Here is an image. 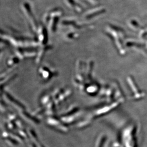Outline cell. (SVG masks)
<instances>
[{
  "label": "cell",
  "instance_id": "6da1fadb",
  "mask_svg": "<svg viewBox=\"0 0 147 147\" xmlns=\"http://www.w3.org/2000/svg\"><path fill=\"white\" fill-rule=\"evenodd\" d=\"M63 14V11L59 8L54 9L45 13L43 17V21L45 27L50 32L53 33L56 31L58 24Z\"/></svg>",
  "mask_w": 147,
  "mask_h": 147
},
{
  "label": "cell",
  "instance_id": "7a4b0ae2",
  "mask_svg": "<svg viewBox=\"0 0 147 147\" xmlns=\"http://www.w3.org/2000/svg\"><path fill=\"white\" fill-rule=\"evenodd\" d=\"M22 11H24V16L26 17L28 23L31 26V28L33 32L36 33L39 28L40 24H38L36 22L35 18L33 16L31 9L28 3H24L22 5Z\"/></svg>",
  "mask_w": 147,
  "mask_h": 147
},
{
  "label": "cell",
  "instance_id": "3957f363",
  "mask_svg": "<svg viewBox=\"0 0 147 147\" xmlns=\"http://www.w3.org/2000/svg\"><path fill=\"white\" fill-rule=\"evenodd\" d=\"M65 3L68 8L76 13H81L84 11L82 6L74 0H65Z\"/></svg>",
  "mask_w": 147,
  "mask_h": 147
}]
</instances>
